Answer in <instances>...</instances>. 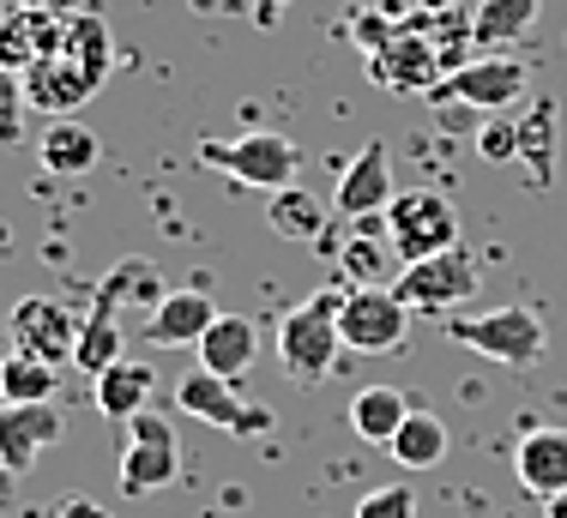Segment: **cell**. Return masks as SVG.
I'll use <instances>...</instances> for the list:
<instances>
[{
    "label": "cell",
    "mask_w": 567,
    "mask_h": 518,
    "mask_svg": "<svg viewBox=\"0 0 567 518\" xmlns=\"http://www.w3.org/2000/svg\"><path fill=\"white\" fill-rule=\"evenodd\" d=\"M66 434L55 404H0V470L24 476Z\"/></svg>",
    "instance_id": "obj_12"
},
{
    "label": "cell",
    "mask_w": 567,
    "mask_h": 518,
    "mask_svg": "<svg viewBox=\"0 0 567 518\" xmlns=\"http://www.w3.org/2000/svg\"><path fill=\"white\" fill-rule=\"evenodd\" d=\"M386 236H393L399 266H423V259L458 248V211L435 187H411L386 206Z\"/></svg>",
    "instance_id": "obj_4"
},
{
    "label": "cell",
    "mask_w": 567,
    "mask_h": 518,
    "mask_svg": "<svg viewBox=\"0 0 567 518\" xmlns=\"http://www.w3.org/2000/svg\"><path fill=\"white\" fill-rule=\"evenodd\" d=\"M416 404L404 398L399 386H362L357 398H350V428L362 434L369 446H393V434L404 428V416H411Z\"/></svg>",
    "instance_id": "obj_22"
},
{
    "label": "cell",
    "mask_w": 567,
    "mask_h": 518,
    "mask_svg": "<svg viewBox=\"0 0 567 518\" xmlns=\"http://www.w3.org/2000/svg\"><path fill=\"white\" fill-rule=\"evenodd\" d=\"M121 356H127V338H121V313H110V308L91 302L85 325H79V350H73V362L85 367L91 380H97L103 367H115Z\"/></svg>",
    "instance_id": "obj_27"
},
{
    "label": "cell",
    "mask_w": 567,
    "mask_h": 518,
    "mask_svg": "<svg viewBox=\"0 0 567 518\" xmlns=\"http://www.w3.org/2000/svg\"><path fill=\"white\" fill-rule=\"evenodd\" d=\"M175 411L206 422V428H224V434H241V441H254V434L272 428V411H260V404H241L236 380L224 374H206V367H194V374L175 386Z\"/></svg>",
    "instance_id": "obj_9"
},
{
    "label": "cell",
    "mask_w": 567,
    "mask_h": 518,
    "mask_svg": "<svg viewBox=\"0 0 567 518\" xmlns=\"http://www.w3.org/2000/svg\"><path fill=\"white\" fill-rule=\"evenodd\" d=\"M477 157H483V163H513V157H525L519 121H483V127H477Z\"/></svg>",
    "instance_id": "obj_31"
},
{
    "label": "cell",
    "mask_w": 567,
    "mask_h": 518,
    "mask_svg": "<svg viewBox=\"0 0 567 518\" xmlns=\"http://www.w3.org/2000/svg\"><path fill=\"white\" fill-rule=\"evenodd\" d=\"M339 266L350 278V290H369V283H393L399 278V253H393V236H362V229H350V241L339 248Z\"/></svg>",
    "instance_id": "obj_24"
},
{
    "label": "cell",
    "mask_w": 567,
    "mask_h": 518,
    "mask_svg": "<svg viewBox=\"0 0 567 518\" xmlns=\"http://www.w3.org/2000/svg\"><path fill=\"white\" fill-rule=\"evenodd\" d=\"M537 12H544V0H483L477 12H471V37L477 43H513V37H525L537 24Z\"/></svg>",
    "instance_id": "obj_29"
},
{
    "label": "cell",
    "mask_w": 567,
    "mask_h": 518,
    "mask_svg": "<svg viewBox=\"0 0 567 518\" xmlns=\"http://www.w3.org/2000/svg\"><path fill=\"white\" fill-rule=\"evenodd\" d=\"M212 320H218V302H212L199 283H187V290H169L164 302L145 313V344H157V350L194 344L199 350V338L212 332Z\"/></svg>",
    "instance_id": "obj_15"
},
{
    "label": "cell",
    "mask_w": 567,
    "mask_h": 518,
    "mask_svg": "<svg viewBox=\"0 0 567 518\" xmlns=\"http://www.w3.org/2000/svg\"><path fill=\"white\" fill-rule=\"evenodd\" d=\"M152 392H157V374L145 362H133V356H121L115 367H103V374L91 380V398H97V411L110 422L145 416L152 411Z\"/></svg>",
    "instance_id": "obj_19"
},
{
    "label": "cell",
    "mask_w": 567,
    "mask_h": 518,
    "mask_svg": "<svg viewBox=\"0 0 567 518\" xmlns=\"http://www.w3.org/2000/svg\"><path fill=\"white\" fill-rule=\"evenodd\" d=\"M447 338L471 344L477 356L502 367H532L549 350V325L532 308H489V313H471V320H447Z\"/></svg>",
    "instance_id": "obj_5"
},
{
    "label": "cell",
    "mask_w": 567,
    "mask_h": 518,
    "mask_svg": "<svg viewBox=\"0 0 567 518\" xmlns=\"http://www.w3.org/2000/svg\"><path fill=\"white\" fill-rule=\"evenodd\" d=\"M477 290H483V271H477V259H471L465 248H447V253L423 259V266H404L393 278V296L411 313H453Z\"/></svg>",
    "instance_id": "obj_6"
},
{
    "label": "cell",
    "mask_w": 567,
    "mask_h": 518,
    "mask_svg": "<svg viewBox=\"0 0 567 518\" xmlns=\"http://www.w3.org/2000/svg\"><path fill=\"white\" fill-rule=\"evenodd\" d=\"M260 356V325L248 320V313H218L212 320V332L199 338V367L206 374H224V380H241Z\"/></svg>",
    "instance_id": "obj_18"
},
{
    "label": "cell",
    "mask_w": 567,
    "mask_h": 518,
    "mask_svg": "<svg viewBox=\"0 0 567 518\" xmlns=\"http://www.w3.org/2000/svg\"><path fill=\"white\" fill-rule=\"evenodd\" d=\"M266 224H272V236H284V241H327V199L290 182V187L272 194Z\"/></svg>",
    "instance_id": "obj_23"
},
{
    "label": "cell",
    "mask_w": 567,
    "mask_h": 518,
    "mask_svg": "<svg viewBox=\"0 0 567 518\" xmlns=\"http://www.w3.org/2000/svg\"><path fill=\"white\" fill-rule=\"evenodd\" d=\"M37 157H43L49 175H91V169H97V157H103V145H97V133H91L79 115H66V121H49V127H43Z\"/></svg>",
    "instance_id": "obj_20"
},
{
    "label": "cell",
    "mask_w": 567,
    "mask_h": 518,
    "mask_svg": "<svg viewBox=\"0 0 567 518\" xmlns=\"http://www.w3.org/2000/svg\"><path fill=\"white\" fill-rule=\"evenodd\" d=\"M55 518H115L103 500H91V495H66L61 507H55Z\"/></svg>",
    "instance_id": "obj_34"
},
{
    "label": "cell",
    "mask_w": 567,
    "mask_h": 518,
    "mask_svg": "<svg viewBox=\"0 0 567 518\" xmlns=\"http://www.w3.org/2000/svg\"><path fill=\"white\" fill-rule=\"evenodd\" d=\"M61 54L66 61H79L91 79H110L115 73V43H110V24H103V12H73L66 19V37H61Z\"/></svg>",
    "instance_id": "obj_25"
},
{
    "label": "cell",
    "mask_w": 567,
    "mask_h": 518,
    "mask_svg": "<svg viewBox=\"0 0 567 518\" xmlns=\"http://www.w3.org/2000/svg\"><path fill=\"white\" fill-rule=\"evenodd\" d=\"M61 367L37 362V356H0V404H55Z\"/></svg>",
    "instance_id": "obj_28"
},
{
    "label": "cell",
    "mask_w": 567,
    "mask_h": 518,
    "mask_svg": "<svg viewBox=\"0 0 567 518\" xmlns=\"http://www.w3.org/2000/svg\"><path fill=\"white\" fill-rule=\"evenodd\" d=\"M350 37L369 54V79L386 91H435V49L411 19H386V12H350Z\"/></svg>",
    "instance_id": "obj_1"
},
{
    "label": "cell",
    "mask_w": 567,
    "mask_h": 518,
    "mask_svg": "<svg viewBox=\"0 0 567 518\" xmlns=\"http://www.w3.org/2000/svg\"><path fill=\"white\" fill-rule=\"evenodd\" d=\"M61 37H66V19H43V12H0V66L7 73H31L37 61H49V54H61Z\"/></svg>",
    "instance_id": "obj_16"
},
{
    "label": "cell",
    "mask_w": 567,
    "mask_h": 518,
    "mask_svg": "<svg viewBox=\"0 0 567 518\" xmlns=\"http://www.w3.org/2000/svg\"><path fill=\"white\" fill-rule=\"evenodd\" d=\"M182 476V446H175V422L145 411L127 422V453H121V488L127 495H157Z\"/></svg>",
    "instance_id": "obj_10"
},
{
    "label": "cell",
    "mask_w": 567,
    "mask_h": 518,
    "mask_svg": "<svg viewBox=\"0 0 567 518\" xmlns=\"http://www.w3.org/2000/svg\"><path fill=\"white\" fill-rule=\"evenodd\" d=\"M24 79L0 66V145H19L24 139Z\"/></svg>",
    "instance_id": "obj_30"
},
{
    "label": "cell",
    "mask_w": 567,
    "mask_h": 518,
    "mask_svg": "<svg viewBox=\"0 0 567 518\" xmlns=\"http://www.w3.org/2000/svg\"><path fill=\"white\" fill-rule=\"evenodd\" d=\"M164 296L169 290H164V278H157L152 259H115V266L103 271V283H97V308H110V313H121V308H145V313H152Z\"/></svg>",
    "instance_id": "obj_21"
},
{
    "label": "cell",
    "mask_w": 567,
    "mask_h": 518,
    "mask_svg": "<svg viewBox=\"0 0 567 518\" xmlns=\"http://www.w3.org/2000/svg\"><path fill=\"white\" fill-rule=\"evenodd\" d=\"M0 476H7V470H0Z\"/></svg>",
    "instance_id": "obj_37"
},
{
    "label": "cell",
    "mask_w": 567,
    "mask_h": 518,
    "mask_svg": "<svg viewBox=\"0 0 567 518\" xmlns=\"http://www.w3.org/2000/svg\"><path fill=\"white\" fill-rule=\"evenodd\" d=\"M513 476H519L525 495L556 500L567 495V428H532L513 446Z\"/></svg>",
    "instance_id": "obj_17"
},
{
    "label": "cell",
    "mask_w": 567,
    "mask_h": 518,
    "mask_svg": "<svg viewBox=\"0 0 567 518\" xmlns=\"http://www.w3.org/2000/svg\"><path fill=\"white\" fill-rule=\"evenodd\" d=\"M525 91H532V73H525V61H513V54H477V61H465V66H453L447 79H441L429 97H435L441 108L447 103H465L471 115H489V108H507V103H519Z\"/></svg>",
    "instance_id": "obj_7"
},
{
    "label": "cell",
    "mask_w": 567,
    "mask_h": 518,
    "mask_svg": "<svg viewBox=\"0 0 567 518\" xmlns=\"http://www.w3.org/2000/svg\"><path fill=\"white\" fill-rule=\"evenodd\" d=\"M393 152H386L381 139H369L357 157H350L339 194H332V211L344 217V224H357V217H381L386 206H393Z\"/></svg>",
    "instance_id": "obj_13"
},
{
    "label": "cell",
    "mask_w": 567,
    "mask_h": 518,
    "mask_svg": "<svg viewBox=\"0 0 567 518\" xmlns=\"http://www.w3.org/2000/svg\"><path fill=\"white\" fill-rule=\"evenodd\" d=\"M199 163L218 169V175H229V182H241V187L278 194V187L296 182L302 152H296V139H284V133L254 127V133H241V139H206V145H199Z\"/></svg>",
    "instance_id": "obj_3"
},
{
    "label": "cell",
    "mask_w": 567,
    "mask_h": 518,
    "mask_svg": "<svg viewBox=\"0 0 567 518\" xmlns=\"http://www.w3.org/2000/svg\"><path fill=\"white\" fill-rule=\"evenodd\" d=\"M339 308H344L339 290H320V296L296 302L278 320V362H284V374H290V380L315 386V380H327L332 367H339V356H344Z\"/></svg>",
    "instance_id": "obj_2"
},
{
    "label": "cell",
    "mask_w": 567,
    "mask_h": 518,
    "mask_svg": "<svg viewBox=\"0 0 567 518\" xmlns=\"http://www.w3.org/2000/svg\"><path fill=\"white\" fill-rule=\"evenodd\" d=\"M357 518H416V495L404 483H386V488L357 500Z\"/></svg>",
    "instance_id": "obj_32"
},
{
    "label": "cell",
    "mask_w": 567,
    "mask_h": 518,
    "mask_svg": "<svg viewBox=\"0 0 567 518\" xmlns=\"http://www.w3.org/2000/svg\"><path fill=\"white\" fill-rule=\"evenodd\" d=\"M290 7V0H254V12H260V24H278V12Z\"/></svg>",
    "instance_id": "obj_35"
},
{
    "label": "cell",
    "mask_w": 567,
    "mask_h": 518,
    "mask_svg": "<svg viewBox=\"0 0 567 518\" xmlns=\"http://www.w3.org/2000/svg\"><path fill=\"white\" fill-rule=\"evenodd\" d=\"M7 325H12V350H19V356H37V362L61 367V362H73L79 325L85 320H73V308H61L55 296H24Z\"/></svg>",
    "instance_id": "obj_11"
},
{
    "label": "cell",
    "mask_w": 567,
    "mask_h": 518,
    "mask_svg": "<svg viewBox=\"0 0 567 518\" xmlns=\"http://www.w3.org/2000/svg\"><path fill=\"white\" fill-rule=\"evenodd\" d=\"M97 91H103V79H91L85 66L66 61V54H49V61H37L31 73H24V103H31L37 115H49V121L79 115Z\"/></svg>",
    "instance_id": "obj_14"
},
{
    "label": "cell",
    "mask_w": 567,
    "mask_h": 518,
    "mask_svg": "<svg viewBox=\"0 0 567 518\" xmlns=\"http://www.w3.org/2000/svg\"><path fill=\"white\" fill-rule=\"evenodd\" d=\"M549 507V518H567V495H556V500H544Z\"/></svg>",
    "instance_id": "obj_36"
},
{
    "label": "cell",
    "mask_w": 567,
    "mask_h": 518,
    "mask_svg": "<svg viewBox=\"0 0 567 518\" xmlns=\"http://www.w3.org/2000/svg\"><path fill=\"white\" fill-rule=\"evenodd\" d=\"M339 332H344V350H357V356H386V350H399L404 332H411V308L393 296V283L344 290Z\"/></svg>",
    "instance_id": "obj_8"
},
{
    "label": "cell",
    "mask_w": 567,
    "mask_h": 518,
    "mask_svg": "<svg viewBox=\"0 0 567 518\" xmlns=\"http://www.w3.org/2000/svg\"><path fill=\"white\" fill-rule=\"evenodd\" d=\"M24 12H43V19H73V12H91V0H12Z\"/></svg>",
    "instance_id": "obj_33"
},
{
    "label": "cell",
    "mask_w": 567,
    "mask_h": 518,
    "mask_svg": "<svg viewBox=\"0 0 567 518\" xmlns=\"http://www.w3.org/2000/svg\"><path fill=\"white\" fill-rule=\"evenodd\" d=\"M386 453H393L404 470H435L441 458H447V422H441L435 411H411Z\"/></svg>",
    "instance_id": "obj_26"
}]
</instances>
